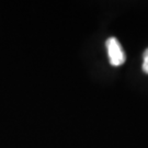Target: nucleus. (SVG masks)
Returning a JSON list of instances; mask_svg holds the SVG:
<instances>
[{"instance_id": "f257e3e1", "label": "nucleus", "mask_w": 148, "mask_h": 148, "mask_svg": "<svg viewBox=\"0 0 148 148\" xmlns=\"http://www.w3.org/2000/svg\"><path fill=\"white\" fill-rule=\"evenodd\" d=\"M109 60L112 66H121L125 62V53L115 37H110L106 41Z\"/></svg>"}, {"instance_id": "f03ea898", "label": "nucleus", "mask_w": 148, "mask_h": 148, "mask_svg": "<svg viewBox=\"0 0 148 148\" xmlns=\"http://www.w3.org/2000/svg\"><path fill=\"white\" fill-rule=\"evenodd\" d=\"M144 63H143V70L144 73H146L148 74V48L145 51V53H144Z\"/></svg>"}]
</instances>
